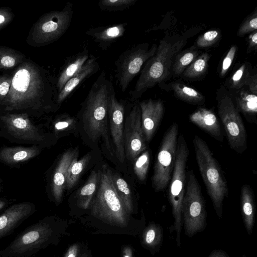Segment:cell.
<instances>
[{
    "mask_svg": "<svg viewBox=\"0 0 257 257\" xmlns=\"http://www.w3.org/2000/svg\"><path fill=\"white\" fill-rule=\"evenodd\" d=\"M245 87L250 92L257 95V72L256 70L255 72L253 71Z\"/></svg>",
    "mask_w": 257,
    "mask_h": 257,
    "instance_id": "43",
    "label": "cell"
},
{
    "mask_svg": "<svg viewBox=\"0 0 257 257\" xmlns=\"http://www.w3.org/2000/svg\"><path fill=\"white\" fill-rule=\"evenodd\" d=\"M127 25V23H122L94 27L87 30L86 34L91 37L102 50L105 51L123 36Z\"/></svg>",
    "mask_w": 257,
    "mask_h": 257,
    "instance_id": "18",
    "label": "cell"
},
{
    "mask_svg": "<svg viewBox=\"0 0 257 257\" xmlns=\"http://www.w3.org/2000/svg\"><path fill=\"white\" fill-rule=\"evenodd\" d=\"M157 48L155 44L150 46L143 43L134 45L119 56L114 62L115 77L122 92L127 89L146 62L155 55Z\"/></svg>",
    "mask_w": 257,
    "mask_h": 257,
    "instance_id": "11",
    "label": "cell"
},
{
    "mask_svg": "<svg viewBox=\"0 0 257 257\" xmlns=\"http://www.w3.org/2000/svg\"><path fill=\"white\" fill-rule=\"evenodd\" d=\"M189 149L182 134L178 137L175 164L168 192V200L172 206L174 222L169 227L172 233L176 232L177 246L181 247V232L182 227V207L186 190V163Z\"/></svg>",
    "mask_w": 257,
    "mask_h": 257,
    "instance_id": "7",
    "label": "cell"
},
{
    "mask_svg": "<svg viewBox=\"0 0 257 257\" xmlns=\"http://www.w3.org/2000/svg\"><path fill=\"white\" fill-rule=\"evenodd\" d=\"M123 143L125 158L135 160L147 149L141 123L139 102L136 101L124 121Z\"/></svg>",
    "mask_w": 257,
    "mask_h": 257,
    "instance_id": "13",
    "label": "cell"
},
{
    "mask_svg": "<svg viewBox=\"0 0 257 257\" xmlns=\"http://www.w3.org/2000/svg\"><path fill=\"white\" fill-rule=\"evenodd\" d=\"M255 201L253 191L247 184L241 189L240 211L246 230L251 235L255 222Z\"/></svg>",
    "mask_w": 257,
    "mask_h": 257,
    "instance_id": "23",
    "label": "cell"
},
{
    "mask_svg": "<svg viewBox=\"0 0 257 257\" xmlns=\"http://www.w3.org/2000/svg\"><path fill=\"white\" fill-rule=\"evenodd\" d=\"M257 30V10L255 9L241 24L237 31V35L239 37H243L244 35Z\"/></svg>",
    "mask_w": 257,
    "mask_h": 257,
    "instance_id": "38",
    "label": "cell"
},
{
    "mask_svg": "<svg viewBox=\"0 0 257 257\" xmlns=\"http://www.w3.org/2000/svg\"><path fill=\"white\" fill-rule=\"evenodd\" d=\"M92 214L111 224L125 227L130 214L117 195L113 186L110 170L104 165L99 171L96 192L90 206Z\"/></svg>",
    "mask_w": 257,
    "mask_h": 257,
    "instance_id": "5",
    "label": "cell"
},
{
    "mask_svg": "<svg viewBox=\"0 0 257 257\" xmlns=\"http://www.w3.org/2000/svg\"><path fill=\"white\" fill-rule=\"evenodd\" d=\"M231 94L239 113L241 112L248 122H256L257 95L250 92L245 86Z\"/></svg>",
    "mask_w": 257,
    "mask_h": 257,
    "instance_id": "22",
    "label": "cell"
},
{
    "mask_svg": "<svg viewBox=\"0 0 257 257\" xmlns=\"http://www.w3.org/2000/svg\"><path fill=\"white\" fill-rule=\"evenodd\" d=\"M77 151L69 150L61 156L55 170L52 183V192L56 202L62 200L66 187L68 169L72 162L77 158Z\"/></svg>",
    "mask_w": 257,
    "mask_h": 257,
    "instance_id": "19",
    "label": "cell"
},
{
    "mask_svg": "<svg viewBox=\"0 0 257 257\" xmlns=\"http://www.w3.org/2000/svg\"><path fill=\"white\" fill-rule=\"evenodd\" d=\"M134 171L138 179L144 181L147 177L150 162L148 150L142 152L135 160Z\"/></svg>",
    "mask_w": 257,
    "mask_h": 257,
    "instance_id": "35",
    "label": "cell"
},
{
    "mask_svg": "<svg viewBox=\"0 0 257 257\" xmlns=\"http://www.w3.org/2000/svg\"><path fill=\"white\" fill-rule=\"evenodd\" d=\"M242 257H246V256L245 254H242Z\"/></svg>",
    "mask_w": 257,
    "mask_h": 257,
    "instance_id": "50",
    "label": "cell"
},
{
    "mask_svg": "<svg viewBox=\"0 0 257 257\" xmlns=\"http://www.w3.org/2000/svg\"><path fill=\"white\" fill-rule=\"evenodd\" d=\"M201 53L194 45L189 49L182 50L175 56L171 68V74L179 77L185 69Z\"/></svg>",
    "mask_w": 257,
    "mask_h": 257,
    "instance_id": "29",
    "label": "cell"
},
{
    "mask_svg": "<svg viewBox=\"0 0 257 257\" xmlns=\"http://www.w3.org/2000/svg\"><path fill=\"white\" fill-rule=\"evenodd\" d=\"M99 180V171L92 170L85 184L77 194L78 206L84 209L90 207L93 198L96 192Z\"/></svg>",
    "mask_w": 257,
    "mask_h": 257,
    "instance_id": "27",
    "label": "cell"
},
{
    "mask_svg": "<svg viewBox=\"0 0 257 257\" xmlns=\"http://www.w3.org/2000/svg\"><path fill=\"white\" fill-rule=\"evenodd\" d=\"M141 112V123L145 140L152 139L164 114L162 100L149 99L139 102Z\"/></svg>",
    "mask_w": 257,
    "mask_h": 257,
    "instance_id": "16",
    "label": "cell"
},
{
    "mask_svg": "<svg viewBox=\"0 0 257 257\" xmlns=\"http://www.w3.org/2000/svg\"><path fill=\"white\" fill-rule=\"evenodd\" d=\"M73 14L72 4L68 2L60 11H53L41 16L31 28L27 42L30 45L41 47L60 38L71 25Z\"/></svg>",
    "mask_w": 257,
    "mask_h": 257,
    "instance_id": "8",
    "label": "cell"
},
{
    "mask_svg": "<svg viewBox=\"0 0 257 257\" xmlns=\"http://www.w3.org/2000/svg\"><path fill=\"white\" fill-rule=\"evenodd\" d=\"M195 157L207 193L217 217L221 219L223 202L228 196V188L223 172L206 143L195 135L193 141Z\"/></svg>",
    "mask_w": 257,
    "mask_h": 257,
    "instance_id": "4",
    "label": "cell"
},
{
    "mask_svg": "<svg viewBox=\"0 0 257 257\" xmlns=\"http://www.w3.org/2000/svg\"><path fill=\"white\" fill-rule=\"evenodd\" d=\"M113 89L111 81L105 72L101 71L81 103L80 111L84 129L89 139L93 142L102 139L111 155L114 151L107 132V108L108 98Z\"/></svg>",
    "mask_w": 257,
    "mask_h": 257,
    "instance_id": "3",
    "label": "cell"
},
{
    "mask_svg": "<svg viewBox=\"0 0 257 257\" xmlns=\"http://www.w3.org/2000/svg\"><path fill=\"white\" fill-rule=\"evenodd\" d=\"M184 234L192 237L205 230L207 226L205 202L194 172H187V182L182 207Z\"/></svg>",
    "mask_w": 257,
    "mask_h": 257,
    "instance_id": "9",
    "label": "cell"
},
{
    "mask_svg": "<svg viewBox=\"0 0 257 257\" xmlns=\"http://www.w3.org/2000/svg\"><path fill=\"white\" fill-rule=\"evenodd\" d=\"M39 153V149L35 146L6 147L0 150V160L9 164H15L28 161Z\"/></svg>",
    "mask_w": 257,
    "mask_h": 257,
    "instance_id": "25",
    "label": "cell"
},
{
    "mask_svg": "<svg viewBox=\"0 0 257 257\" xmlns=\"http://www.w3.org/2000/svg\"><path fill=\"white\" fill-rule=\"evenodd\" d=\"M12 75L9 92L0 103L5 110L51 109L59 106L57 78L47 70L25 59Z\"/></svg>",
    "mask_w": 257,
    "mask_h": 257,
    "instance_id": "1",
    "label": "cell"
},
{
    "mask_svg": "<svg viewBox=\"0 0 257 257\" xmlns=\"http://www.w3.org/2000/svg\"><path fill=\"white\" fill-rule=\"evenodd\" d=\"M35 211L33 204L22 202L15 204L0 214V239L10 235Z\"/></svg>",
    "mask_w": 257,
    "mask_h": 257,
    "instance_id": "15",
    "label": "cell"
},
{
    "mask_svg": "<svg viewBox=\"0 0 257 257\" xmlns=\"http://www.w3.org/2000/svg\"><path fill=\"white\" fill-rule=\"evenodd\" d=\"M90 55L87 49L71 57L66 62L57 78V87L59 93L66 83L77 73L89 59Z\"/></svg>",
    "mask_w": 257,
    "mask_h": 257,
    "instance_id": "24",
    "label": "cell"
},
{
    "mask_svg": "<svg viewBox=\"0 0 257 257\" xmlns=\"http://www.w3.org/2000/svg\"><path fill=\"white\" fill-rule=\"evenodd\" d=\"M218 113L230 148L242 153L247 148L246 130L232 95L224 85L216 92Z\"/></svg>",
    "mask_w": 257,
    "mask_h": 257,
    "instance_id": "10",
    "label": "cell"
},
{
    "mask_svg": "<svg viewBox=\"0 0 257 257\" xmlns=\"http://www.w3.org/2000/svg\"><path fill=\"white\" fill-rule=\"evenodd\" d=\"M210 55L208 53H201L182 74L187 79H196L206 73Z\"/></svg>",
    "mask_w": 257,
    "mask_h": 257,
    "instance_id": "33",
    "label": "cell"
},
{
    "mask_svg": "<svg viewBox=\"0 0 257 257\" xmlns=\"http://www.w3.org/2000/svg\"><path fill=\"white\" fill-rule=\"evenodd\" d=\"M221 37V32L219 30L208 31L197 39L194 46L197 48H206L216 44Z\"/></svg>",
    "mask_w": 257,
    "mask_h": 257,
    "instance_id": "37",
    "label": "cell"
},
{
    "mask_svg": "<svg viewBox=\"0 0 257 257\" xmlns=\"http://www.w3.org/2000/svg\"><path fill=\"white\" fill-rule=\"evenodd\" d=\"M111 180L115 191L128 212L133 211V202L131 191L127 183L119 175L110 171Z\"/></svg>",
    "mask_w": 257,
    "mask_h": 257,
    "instance_id": "31",
    "label": "cell"
},
{
    "mask_svg": "<svg viewBox=\"0 0 257 257\" xmlns=\"http://www.w3.org/2000/svg\"><path fill=\"white\" fill-rule=\"evenodd\" d=\"M163 238L164 231L162 226L159 223L151 222L143 231L142 242L152 254H155L160 250Z\"/></svg>",
    "mask_w": 257,
    "mask_h": 257,
    "instance_id": "26",
    "label": "cell"
},
{
    "mask_svg": "<svg viewBox=\"0 0 257 257\" xmlns=\"http://www.w3.org/2000/svg\"><path fill=\"white\" fill-rule=\"evenodd\" d=\"M26 56L13 48L0 46V70L15 68L24 61Z\"/></svg>",
    "mask_w": 257,
    "mask_h": 257,
    "instance_id": "32",
    "label": "cell"
},
{
    "mask_svg": "<svg viewBox=\"0 0 257 257\" xmlns=\"http://www.w3.org/2000/svg\"><path fill=\"white\" fill-rule=\"evenodd\" d=\"M191 29L181 36H167L159 41L155 55L145 64L133 90L130 92L132 101H137L143 94L169 78L176 55L182 51L188 39L196 34Z\"/></svg>",
    "mask_w": 257,
    "mask_h": 257,
    "instance_id": "2",
    "label": "cell"
},
{
    "mask_svg": "<svg viewBox=\"0 0 257 257\" xmlns=\"http://www.w3.org/2000/svg\"><path fill=\"white\" fill-rule=\"evenodd\" d=\"M7 204L8 203L6 201L0 199V211L4 209Z\"/></svg>",
    "mask_w": 257,
    "mask_h": 257,
    "instance_id": "48",
    "label": "cell"
},
{
    "mask_svg": "<svg viewBox=\"0 0 257 257\" xmlns=\"http://www.w3.org/2000/svg\"><path fill=\"white\" fill-rule=\"evenodd\" d=\"M189 120L218 141H222L223 135L220 123L211 110L200 107L189 116Z\"/></svg>",
    "mask_w": 257,
    "mask_h": 257,
    "instance_id": "21",
    "label": "cell"
},
{
    "mask_svg": "<svg viewBox=\"0 0 257 257\" xmlns=\"http://www.w3.org/2000/svg\"><path fill=\"white\" fill-rule=\"evenodd\" d=\"M81 257H87V255L84 253L83 255H82Z\"/></svg>",
    "mask_w": 257,
    "mask_h": 257,
    "instance_id": "49",
    "label": "cell"
},
{
    "mask_svg": "<svg viewBox=\"0 0 257 257\" xmlns=\"http://www.w3.org/2000/svg\"><path fill=\"white\" fill-rule=\"evenodd\" d=\"M207 257H229L226 252L222 249H214Z\"/></svg>",
    "mask_w": 257,
    "mask_h": 257,
    "instance_id": "46",
    "label": "cell"
},
{
    "mask_svg": "<svg viewBox=\"0 0 257 257\" xmlns=\"http://www.w3.org/2000/svg\"><path fill=\"white\" fill-rule=\"evenodd\" d=\"M90 159V155H87L81 159L77 161L76 158L70 165L66 177V187L70 189L77 182L81 174Z\"/></svg>",
    "mask_w": 257,
    "mask_h": 257,
    "instance_id": "34",
    "label": "cell"
},
{
    "mask_svg": "<svg viewBox=\"0 0 257 257\" xmlns=\"http://www.w3.org/2000/svg\"><path fill=\"white\" fill-rule=\"evenodd\" d=\"M14 18V14L10 8H0V30L7 26Z\"/></svg>",
    "mask_w": 257,
    "mask_h": 257,
    "instance_id": "41",
    "label": "cell"
},
{
    "mask_svg": "<svg viewBox=\"0 0 257 257\" xmlns=\"http://www.w3.org/2000/svg\"><path fill=\"white\" fill-rule=\"evenodd\" d=\"M257 48V30L251 32L248 36L247 53H249Z\"/></svg>",
    "mask_w": 257,
    "mask_h": 257,
    "instance_id": "44",
    "label": "cell"
},
{
    "mask_svg": "<svg viewBox=\"0 0 257 257\" xmlns=\"http://www.w3.org/2000/svg\"><path fill=\"white\" fill-rule=\"evenodd\" d=\"M55 220L45 218L21 232L4 249L1 257H29L53 243L57 237Z\"/></svg>",
    "mask_w": 257,
    "mask_h": 257,
    "instance_id": "6",
    "label": "cell"
},
{
    "mask_svg": "<svg viewBox=\"0 0 257 257\" xmlns=\"http://www.w3.org/2000/svg\"><path fill=\"white\" fill-rule=\"evenodd\" d=\"M79 251V246L74 244L69 247L65 257H77Z\"/></svg>",
    "mask_w": 257,
    "mask_h": 257,
    "instance_id": "45",
    "label": "cell"
},
{
    "mask_svg": "<svg viewBox=\"0 0 257 257\" xmlns=\"http://www.w3.org/2000/svg\"><path fill=\"white\" fill-rule=\"evenodd\" d=\"M178 135V125L175 122L163 137L152 177V186L156 192L165 189L171 180L176 155Z\"/></svg>",
    "mask_w": 257,
    "mask_h": 257,
    "instance_id": "12",
    "label": "cell"
},
{
    "mask_svg": "<svg viewBox=\"0 0 257 257\" xmlns=\"http://www.w3.org/2000/svg\"><path fill=\"white\" fill-rule=\"evenodd\" d=\"M123 257H133L132 248L130 246H125L122 251Z\"/></svg>",
    "mask_w": 257,
    "mask_h": 257,
    "instance_id": "47",
    "label": "cell"
},
{
    "mask_svg": "<svg viewBox=\"0 0 257 257\" xmlns=\"http://www.w3.org/2000/svg\"><path fill=\"white\" fill-rule=\"evenodd\" d=\"M168 86V89L172 90L178 98L187 103L199 104L205 101V97L201 93L183 83L172 82Z\"/></svg>",
    "mask_w": 257,
    "mask_h": 257,
    "instance_id": "28",
    "label": "cell"
},
{
    "mask_svg": "<svg viewBox=\"0 0 257 257\" xmlns=\"http://www.w3.org/2000/svg\"><path fill=\"white\" fill-rule=\"evenodd\" d=\"M12 81V75L5 74L0 75V103L7 96Z\"/></svg>",
    "mask_w": 257,
    "mask_h": 257,
    "instance_id": "40",
    "label": "cell"
},
{
    "mask_svg": "<svg viewBox=\"0 0 257 257\" xmlns=\"http://www.w3.org/2000/svg\"><path fill=\"white\" fill-rule=\"evenodd\" d=\"M253 71L250 64L244 62L233 73L224 86L231 93L239 90L246 85Z\"/></svg>",
    "mask_w": 257,
    "mask_h": 257,
    "instance_id": "30",
    "label": "cell"
},
{
    "mask_svg": "<svg viewBox=\"0 0 257 257\" xmlns=\"http://www.w3.org/2000/svg\"><path fill=\"white\" fill-rule=\"evenodd\" d=\"M237 50V46L232 45L223 58L219 73L221 78H223L226 75L230 68L236 54Z\"/></svg>",
    "mask_w": 257,
    "mask_h": 257,
    "instance_id": "39",
    "label": "cell"
},
{
    "mask_svg": "<svg viewBox=\"0 0 257 257\" xmlns=\"http://www.w3.org/2000/svg\"><path fill=\"white\" fill-rule=\"evenodd\" d=\"M138 0H101L98 3L99 9L104 11H122L134 5Z\"/></svg>",
    "mask_w": 257,
    "mask_h": 257,
    "instance_id": "36",
    "label": "cell"
},
{
    "mask_svg": "<svg viewBox=\"0 0 257 257\" xmlns=\"http://www.w3.org/2000/svg\"><path fill=\"white\" fill-rule=\"evenodd\" d=\"M74 122V119L69 116L65 115L62 119L58 121L55 124V128L56 131H62L69 127Z\"/></svg>",
    "mask_w": 257,
    "mask_h": 257,
    "instance_id": "42",
    "label": "cell"
},
{
    "mask_svg": "<svg viewBox=\"0 0 257 257\" xmlns=\"http://www.w3.org/2000/svg\"><path fill=\"white\" fill-rule=\"evenodd\" d=\"M124 107L123 101L116 98L113 89L108 100V117L114 153L121 163H123L125 158L123 143Z\"/></svg>",
    "mask_w": 257,
    "mask_h": 257,
    "instance_id": "14",
    "label": "cell"
},
{
    "mask_svg": "<svg viewBox=\"0 0 257 257\" xmlns=\"http://www.w3.org/2000/svg\"><path fill=\"white\" fill-rule=\"evenodd\" d=\"M9 132L17 138L29 141H40L42 136L30 121L27 113H7L1 116Z\"/></svg>",
    "mask_w": 257,
    "mask_h": 257,
    "instance_id": "17",
    "label": "cell"
},
{
    "mask_svg": "<svg viewBox=\"0 0 257 257\" xmlns=\"http://www.w3.org/2000/svg\"><path fill=\"white\" fill-rule=\"evenodd\" d=\"M99 67L97 58L93 55L90 56L80 70L66 83L59 93L58 105L61 104L85 80L95 74Z\"/></svg>",
    "mask_w": 257,
    "mask_h": 257,
    "instance_id": "20",
    "label": "cell"
}]
</instances>
